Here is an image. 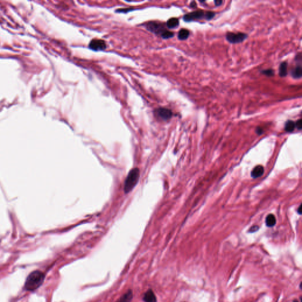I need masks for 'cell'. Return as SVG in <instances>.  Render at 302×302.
Masks as SVG:
<instances>
[{"label":"cell","mask_w":302,"mask_h":302,"mask_svg":"<svg viewBox=\"0 0 302 302\" xmlns=\"http://www.w3.org/2000/svg\"><path fill=\"white\" fill-rule=\"evenodd\" d=\"M44 273L39 270H35L30 273L25 283V288L29 291H33L43 284L44 282Z\"/></svg>","instance_id":"6da1fadb"},{"label":"cell","mask_w":302,"mask_h":302,"mask_svg":"<svg viewBox=\"0 0 302 302\" xmlns=\"http://www.w3.org/2000/svg\"><path fill=\"white\" fill-rule=\"evenodd\" d=\"M139 177V171L138 168L133 169L129 172L125 181L124 190L126 193L129 192L137 185Z\"/></svg>","instance_id":"7a4b0ae2"},{"label":"cell","mask_w":302,"mask_h":302,"mask_svg":"<svg viewBox=\"0 0 302 302\" xmlns=\"http://www.w3.org/2000/svg\"><path fill=\"white\" fill-rule=\"evenodd\" d=\"M247 37V35L243 33H228L226 35V39L231 43H239L243 42Z\"/></svg>","instance_id":"3957f363"},{"label":"cell","mask_w":302,"mask_h":302,"mask_svg":"<svg viewBox=\"0 0 302 302\" xmlns=\"http://www.w3.org/2000/svg\"><path fill=\"white\" fill-rule=\"evenodd\" d=\"M205 13L202 10H198L188 13L184 16V20L186 22H190L195 20H199L205 18Z\"/></svg>","instance_id":"277c9868"},{"label":"cell","mask_w":302,"mask_h":302,"mask_svg":"<svg viewBox=\"0 0 302 302\" xmlns=\"http://www.w3.org/2000/svg\"><path fill=\"white\" fill-rule=\"evenodd\" d=\"M147 29L152 32L155 33L156 34H161L166 30L164 29L163 25L161 23H159L158 22H155V21H152V22H150V23H148Z\"/></svg>","instance_id":"5b68a950"},{"label":"cell","mask_w":302,"mask_h":302,"mask_svg":"<svg viewBox=\"0 0 302 302\" xmlns=\"http://www.w3.org/2000/svg\"><path fill=\"white\" fill-rule=\"evenodd\" d=\"M89 47L93 50L99 51L106 49V45L102 40L94 39L90 41Z\"/></svg>","instance_id":"8992f818"},{"label":"cell","mask_w":302,"mask_h":302,"mask_svg":"<svg viewBox=\"0 0 302 302\" xmlns=\"http://www.w3.org/2000/svg\"><path fill=\"white\" fill-rule=\"evenodd\" d=\"M157 115L163 120H168L172 116V112L171 110L166 108H159L156 111Z\"/></svg>","instance_id":"52a82bcc"},{"label":"cell","mask_w":302,"mask_h":302,"mask_svg":"<svg viewBox=\"0 0 302 302\" xmlns=\"http://www.w3.org/2000/svg\"><path fill=\"white\" fill-rule=\"evenodd\" d=\"M143 300L145 302H157L156 296H155L154 292L151 289L148 290L145 293L144 296H143Z\"/></svg>","instance_id":"ba28073f"},{"label":"cell","mask_w":302,"mask_h":302,"mask_svg":"<svg viewBox=\"0 0 302 302\" xmlns=\"http://www.w3.org/2000/svg\"><path fill=\"white\" fill-rule=\"evenodd\" d=\"M264 168L263 166L258 165L256 166L253 169V170L251 172V177L253 178H257L258 177H260L262 176L264 174Z\"/></svg>","instance_id":"9c48e42d"},{"label":"cell","mask_w":302,"mask_h":302,"mask_svg":"<svg viewBox=\"0 0 302 302\" xmlns=\"http://www.w3.org/2000/svg\"><path fill=\"white\" fill-rule=\"evenodd\" d=\"M133 299V293L131 290H129L126 293L120 297L116 302H131Z\"/></svg>","instance_id":"30bf717a"},{"label":"cell","mask_w":302,"mask_h":302,"mask_svg":"<svg viewBox=\"0 0 302 302\" xmlns=\"http://www.w3.org/2000/svg\"><path fill=\"white\" fill-rule=\"evenodd\" d=\"M288 74V63L283 62L279 67V75L281 77H285Z\"/></svg>","instance_id":"8fae6325"},{"label":"cell","mask_w":302,"mask_h":302,"mask_svg":"<svg viewBox=\"0 0 302 302\" xmlns=\"http://www.w3.org/2000/svg\"><path fill=\"white\" fill-rule=\"evenodd\" d=\"M302 68L301 65H297V66L293 70L292 75L294 78H299L302 77Z\"/></svg>","instance_id":"7c38bea8"},{"label":"cell","mask_w":302,"mask_h":302,"mask_svg":"<svg viewBox=\"0 0 302 302\" xmlns=\"http://www.w3.org/2000/svg\"><path fill=\"white\" fill-rule=\"evenodd\" d=\"M276 223V219L275 216L273 214L268 215L266 219V224L267 227H272Z\"/></svg>","instance_id":"4fadbf2b"},{"label":"cell","mask_w":302,"mask_h":302,"mask_svg":"<svg viewBox=\"0 0 302 302\" xmlns=\"http://www.w3.org/2000/svg\"><path fill=\"white\" fill-rule=\"evenodd\" d=\"M166 25L169 29L175 28L179 25V20L176 18H172L167 21Z\"/></svg>","instance_id":"5bb4252c"},{"label":"cell","mask_w":302,"mask_h":302,"mask_svg":"<svg viewBox=\"0 0 302 302\" xmlns=\"http://www.w3.org/2000/svg\"><path fill=\"white\" fill-rule=\"evenodd\" d=\"M189 35H190V32L188 30L181 29L178 33V39L181 40H184L188 37Z\"/></svg>","instance_id":"9a60e30c"},{"label":"cell","mask_w":302,"mask_h":302,"mask_svg":"<svg viewBox=\"0 0 302 302\" xmlns=\"http://www.w3.org/2000/svg\"><path fill=\"white\" fill-rule=\"evenodd\" d=\"M296 127L295 123L292 121H288L285 124V131L288 132H292Z\"/></svg>","instance_id":"2e32d148"},{"label":"cell","mask_w":302,"mask_h":302,"mask_svg":"<svg viewBox=\"0 0 302 302\" xmlns=\"http://www.w3.org/2000/svg\"><path fill=\"white\" fill-rule=\"evenodd\" d=\"M161 36L164 39H169V38H171L174 36V33L171 31H170L165 30V31H164L161 34Z\"/></svg>","instance_id":"e0dca14e"},{"label":"cell","mask_w":302,"mask_h":302,"mask_svg":"<svg viewBox=\"0 0 302 302\" xmlns=\"http://www.w3.org/2000/svg\"><path fill=\"white\" fill-rule=\"evenodd\" d=\"M215 16V13L212 11H208L205 13V19L207 20H211Z\"/></svg>","instance_id":"ac0fdd59"},{"label":"cell","mask_w":302,"mask_h":302,"mask_svg":"<svg viewBox=\"0 0 302 302\" xmlns=\"http://www.w3.org/2000/svg\"><path fill=\"white\" fill-rule=\"evenodd\" d=\"M262 72L267 76H273L274 75V72L272 69H266L263 70Z\"/></svg>","instance_id":"d6986e66"},{"label":"cell","mask_w":302,"mask_h":302,"mask_svg":"<svg viewBox=\"0 0 302 302\" xmlns=\"http://www.w3.org/2000/svg\"><path fill=\"white\" fill-rule=\"evenodd\" d=\"M295 125H296V127H297L298 129L301 130L302 127V119H299V121H297V122H296V123H295Z\"/></svg>","instance_id":"ffe728a7"},{"label":"cell","mask_w":302,"mask_h":302,"mask_svg":"<svg viewBox=\"0 0 302 302\" xmlns=\"http://www.w3.org/2000/svg\"><path fill=\"white\" fill-rule=\"evenodd\" d=\"M258 229V227L257 226V225H254L253 227H252L250 229V231L251 233H254L255 231H257Z\"/></svg>","instance_id":"44dd1931"},{"label":"cell","mask_w":302,"mask_h":302,"mask_svg":"<svg viewBox=\"0 0 302 302\" xmlns=\"http://www.w3.org/2000/svg\"><path fill=\"white\" fill-rule=\"evenodd\" d=\"M256 132H257V133L258 134V135L262 134L263 132V129L261 128V127H258L257 128V129H256Z\"/></svg>","instance_id":"7402d4cb"},{"label":"cell","mask_w":302,"mask_h":302,"mask_svg":"<svg viewBox=\"0 0 302 302\" xmlns=\"http://www.w3.org/2000/svg\"><path fill=\"white\" fill-rule=\"evenodd\" d=\"M215 4L216 5H220L222 3H223V1H221V0H216V1H214Z\"/></svg>","instance_id":"603a6c76"},{"label":"cell","mask_w":302,"mask_h":302,"mask_svg":"<svg viewBox=\"0 0 302 302\" xmlns=\"http://www.w3.org/2000/svg\"><path fill=\"white\" fill-rule=\"evenodd\" d=\"M190 6L192 8H195V7H196V3H195V2L192 1L190 4Z\"/></svg>","instance_id":"cb8c5ba5"},{"label":"cell","mask_w":302,"mask_h":302,"mask_svg":"<svg viewBox=\"0 0 302 302\" xmlns=\"http://www.w3.org/2000/svg\"><path fill=\"white\" fill-rule=\"evenodd\" d=\"M301 211H302V205H300V207H299V209H298V212H299V213L300 214H301V213H301Z\"/></svg>","instance_id":"d4e9b609"}]
</instances>
